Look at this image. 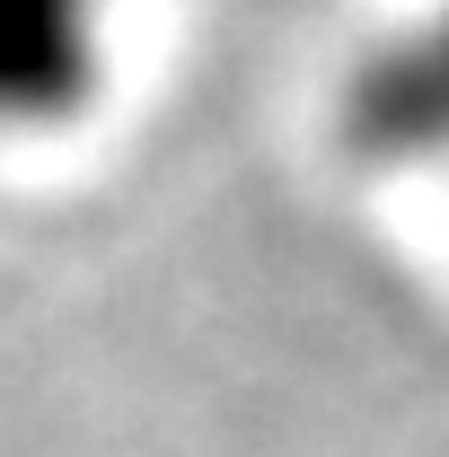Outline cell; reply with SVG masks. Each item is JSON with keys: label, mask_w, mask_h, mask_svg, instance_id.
<instances>
[{"label": "cell", "mask_w": 449, "mask_h": 457, "mask_svg": "<svg viewBox=\"0 0 449 457\" xmlns=\"http://www.w3.org/2000/svg\"><path fill=\"white\" fill-rule=\"evenodd\" d=\"M123 0H0V150L54 141L97 106Z\"/></svg>", "instance_id": "1"}, {"label": "cell", "mask_w": 449, "mask_h": 457, "mask_svg": "<svg viewBox=\"0 0 449 457\" xmlns=\"http://www.w3.org/2000/svg\"><path fill=\"white\" fill-rule=\"evenodd\" d=\"M343 141L370 168H449V0L414 9L352 62Z\"/></svg>", "instance_id": "2"}, {"label": "cell", "mask_w": 449, "mask_h": 457, "mask_svg": "<svg viewBox=\"0 0 449 457\" xmlns=\"http://www.w3.org/2000/svg\"><path fill=\"white\" fill-rule=\"evenodd\" d=\"M432 176H449V168H432Z\"/></svg>", "instance_id": "3"}]
</instances>
